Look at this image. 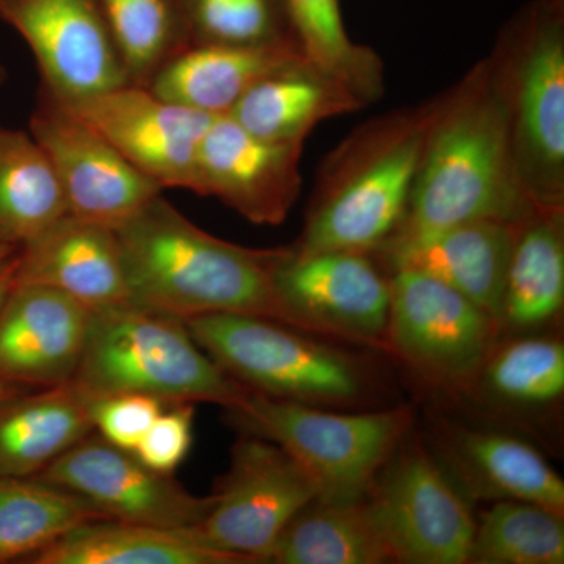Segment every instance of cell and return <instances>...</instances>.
Instances as JSON below:
<instances>
[{
  "label": "cell",
  "mask_w": 564,
  "mask_h": 564,
  "mask_svg": "<svg viewBox=\"0 0 564 564\" xmlns=\"http://www.w3.org/2000/svg\"><path fill=\"white\" fill-rule=\"evenodd\" d=\"M533 206L516 173L502 109L481 58L434 96L406 214L389 240L469 221L519 223Z\"/></svg>",
  "instance_id": "6da1fadb"
},
{
  "label": "cell",
  "mask_w": 564,
  "mask_h": 564,
  "mask_svg": "<svg viewBox=\"0 0 564 564\" xmlns=\"http://www.w3.org/2000/svg\"><path fill=\"white\" fill-rule=\"evenodd\" d=\"M131 303L182 321L242 314L292 325L273 281L278 248L226 242L155 196L117 231Z\"/></svg>",
  "instance_id": "7a4b0ae2"
},
{
  "label": "cell",
  "mask_w": 564,
  "mask_h": 564,
  "mask_svg": "<svg viewBox=\"0 0 564 564\" xmlns=\"http://www.w3.org/2000/svg\"><path fill=\"white\" fill-rule=\"evenodd\" d=\"M433 98L364 121L322 162L300 252H375L402 225Z\"/></svg>",
  "instance_id": "3957f363"
},
{
  "label": "cell",
  "mask_w": 564,
  "mask_h": 564,
  "mask_svg": "<svg viewBox=\"0 0 564 564\" xmlns=\"http://www.w3.org/2000/svg\"><path fill=\"white\" fill-rule=\"evenodd\" d=\"M485 58L522 187L564 207V0H527Z\"/></svg>",
  "instance_id": "277c9868"
},
{
  "label": "cell",
  "mask_w": 564,
  "mask_h": 564,
  "mask_svg": "<svg viewBox=\"0 0 564 564\" xmlns=\"http://www.w3.org/2000/svg\"><path fill=\"white\" fill-rule=\"evenodd\" d=\"M73 381L90 399L139 393L226 411L250 392L199 347L185 321L132 303L93 313Z\"/></svg>",
  "instance_id": "5b68a950"
},
{
  "label": "cell",
  "mask_w": 564,
  "mask_h": 564,
  "mask_svg": "<svg viewBox=\"0 0 564 564\" xmlns=\"http://www.w3.org/2000/svg\"><path fill=\"white\" fill-rule=\"evenodd\" d=\"M228 413L245 433L273 441L291 454L313 475L318 497L326 500L367 497L410 425L408 410L334 413L251 389Z\"/></svg>",
  "instance_id": "8992f818"
},
{
  "label": "cell",
  "mask_w": 564,
  "mask_h": 564,
  "mask_svg": "<svg viewBox=\"0 0 564 564\" xmlns=\"http://www.w3.org/2000/svg\"><path fill=\"white\" fill-rule=\"evenodd\" d=\"M185 323L229 377L262 395L317 406L356 402L366 391L355 359L302 329L242 314L199 315Z\"/></svg>",
  "instance_id": "52a82bcc"
},
{
  "label": "cell",
  "mask_w": 564,
  "mask_h": 564,
  "mask_svg": "<svg viewBox=\"0 0 564 564\" xmlns=\"http://www.w3.org/2000/svg\"><path fill=\"white\" fill-rule=\"evenodd\" d=\"M318 496L317 481L291 454L247 433L234 444L209 513L193 529L218 551L269 563L285 527Z\"/></svg>",
  "instance_id": "ba28073f"
},
{
  "label": "cell",
  "mask_w": 564,
  "mask_h": 564,
  "mask_svg": "<svg viewBox=\"0 0 564 564\" xmlns=\"http://www.w3.org/2000/svg\"><path fill=\"white\" fill-rule=\"evenodd\" d=\"M392 458L367 494L392 562L469 563L477 521L458 485L421 447Z\"/></svg>",
  "instance_id": "9c48e42d"
},
{
  "label": "cell",
  "mask_w": 564,
  "mask_h": 564,
  "mask_svg": "<svg viewBox=\"0 0 564 564\" xmlns=\"http://www.w3.org/2000/svg\"><path fill=\"white\" fill-rule=\"evenodd\" d=\"M273 281L296 329L383 343L391 310V276L372 252H300L281 247L274 259Z\"/></svg>",
  "instance_id": "30bf717a"
},
{
  "label": "cell",
  "mask_w": 564,
  "mask_h": 564,
  "mask_svg": "<svg viewBox=\"0 0 564 564\" xmlns=\"http://www.w3.org/2000/svg\"><path fill=\"white\" fill-rule=\"evenodd\" d=\"M61 182L68 214L117 231L163 188L144 176L77 115L40 88L29 121Z\"/></svg>",
  "instance_id": "8fae6325"
},
{
  "label": "cell",
  "mask_w": 564,
  "mask_h": 564,
  "mask_svg": "<svg viewBox=\"0 0 564 564\" xmlns=\"http://www.w3.org/2000/svg\"><path fill=\"white\" fill-rule=\"evenodd\" d=\"M388 339L425 377L466 383L480 372L499 325L491 315L426 274L393 270Z\"/></svg>",
  "instance_id": "7c38bea8"
},
{
  "label": "cell",
  "mask_w": 564,
  "mask_h": 564,
  "mask_svg": "<svg viewBox=\"0 0 564 564\" xmlns=\"http://www.w3.org/2000/svg\"><path fill=\"white\" fill-rule=\"evenodd\" d=\"M62 102L163 191L198 195L199 148L215 117L135 84Z\"/></svg>",
  "instance_id": "4fadbf2b"
},
{
  "label": "cell",
  "mask_w": 564,
  "mask_h": 564,
  "mask_svg": "<svg viewBox=\"0 0 564 564\" xmlns=\"http://www.w3.org/2000/svg\"><path fill=\"white\" fill-rule=\"evenodd\" d=\"M36 477L76 494L107 519L161 529H193L215 502L141 463L98 433L70 447Z\"/></svg>",
  "instance_id": "5bb4252c"
},
{
  "label": "cell",
  "mask_w": 564,
  "mask_h": 564,
  "mask_svg": "<svg viewBox=\"0 0 564 564\" xmlns=\"http://www.w3.org/2000/svg\"><path fill=\"white\" fill-rule=\"evenodd\" d=\"M0 21L31 47L41 87L61 101L129 84L101 0H0Z\"/></svg>",
  "instance_id": "9a60e30c"
},
{
  "label": "cell",
  "mask_w": 564,
  "mask_h": 564,
  "mask_svg": "<svg viewBox=\"0 0 564 564\" xmlns=\"http://www.w3.org/2000/svg\"><path fill=\"white\" fill-rule=\"evenodd\" d=\"M304 143L270 141L231 117L212 121L198 158V195L214 196L254 225H281L302 193Z\"/></svg>",
  "instance_id": "2e32d148"
},
{
  "label": "cell",
  "mask_w": 564,
  "mask_h": 564,
  "mask_svg": "<svg viewBox=\"0 0 564 564\" xmlns=\"http://www.w3.org/2000/svg\"><path fill=\"white\" fill-rule=\"evenodd\" d=\"M91 315L55 289L17 282L0 310V381L40 389L68 383L84 355Z\"/></svg>",
  "instance_id": "e0dca14e"
},
{
  "label": "cell",
  "mask_w": 564,
  "mask_h": 564,
  "mask_svg": "<svg viewBox=\"0 0 564 564\" xmlns=\"http://www.w3.org/2000/svg\"><path fill=\"white\" fill-rule=\"evenodd\" d=\"M516 228L518 223H463L410 239L389 240L372 254L389 272L411 270L443 282L500 323Z\"/></svg>",
  "instance_id": "ac0fdd59"
},
{
  "label": "cell",
  "mask_w": 564,
  "mask_h": 564,
  "mask_svg": "<svg viewBox=\"0 0 564 564\" xmlns=\"http://www.w3.org/2000/svg\"><path fill=\"white\" fill-rule=\"evenodd\" d=\"M18 282L55 289L91 313L131 303L117 232L69 214L18 250Z\"/></svg>",
  "instance_id": "d6986e66"
},
{
  "label": "cell",
  "mask_w": 564,
  "mask_h": 564,
  "mask_svg": "<svg viewBox=\"0 0 564 564\" xmlns=\"http://www.w3.org/2000/svg\"><path fill=\"white\" fill-rule=\"evenodd\" d=\"M364 107L343 82L299 57L256 82L228 117L261 139L304 143L321 122Z\"/></svg>",
  "instance_id": "ffe728a7"
},
{
  "label": "cell",
  "mask_w": 564,
  "mask_h": 564,
  "mask_svg": "<svg viewBox=\"0 0 564 564\" xmlns=\"http://www.w3.org/2000/svg\"><path fill=\"white\" fill-rule=\"evenodd\" d=\"M304 57L299 44L242 47L188 43L152 77V93L210 117L231 113L261 77Z\"/></svg>",
  "instance_id": "44dd1931"
},
{
  "label": "cell",
  "mask_w": 564,
  "mask_h": 564,
  "mask_svg": "<svg viewBox=\"0 0 564 564\" xmlns=\"http://www.w3.org/2000/svg\"><path fill=\"white\" fill-rule=\"evenodd\" d=\"M95 432L91 399L73 380L0 402V477H35Z\"/></svg>",
  "instance_id": "7402d4cb"
},
{
  "label": "cell",
  "mask_w": 564,
  "mask_h": 564,
  "mask_svg": "<svg viewBox=\"0 0 564 564\" xmlns=\"http://www.w3.org/2000/svg\"><path fill=\"white\" fill-rule=\"evenodd\" d=\"M28 564H243L212 547L195 529H161L99 519L70 530Z\"/></svg>",
  "instance_id": "603a6c76"
},
{
  "label": "cell",
  "mask_w": 564,
  "mask_h": 564,
  "mask_svg": "<svg viewBox=\"0 0 564 564\" xmlns=\"http://www.w3.org/2000/svg\"><path fill=\"white\" fill-rule=\"evenodd\" d=\"M564 304V207L534 204L518 223L505 274L500 323L516 329L545 325Z\"/></svg>",
  "instance_id": "cb8c5ba5"
},
{
  "label": "cell",
  "mask_w": 564,
  "mask_h": 564,
  "mask_svg": "<svg viewBox=\"0 0 564 564\" xmlns=\"http://www.w3.org/2000/svg\"><path fill=\"white\" fill-rule=\"evenodd\" d=\"M456 469L470 491L564 511V481L525 441L499 432H462L454 444Z\"/></svg>",
  "instance_id": "d4e9b609"
},
{
  "label": "cell",
  "mask_w": 564,
  "mask_h": 564,
  "mask_svg": "<svg viewBox=\"0 0 564 564\" xmlns=\"http://www.w3.org/2000/svg\"><path fill=\"white\" fill-rule=\"evenodd\" d=\"M392 562L367 497L314 499L289 522L269 563L380 564Z\"/></svg>",
  "instance_id": "484cf974"
},
{
  "label": "cell",
  "mask_w": 564,
  "mask_h": 564,
  "mask_svg": "<svg viewBox=\"0 0 564 564\" xmlns=\"http://www.w3.org/2000/svg\"><path fill=\"white\" fill-rule=\"evenodd\" d=\"M66 214L61 182L39 141L0 126V243L20 250Z\"/></svg>",
  "instance_id": "4316f807"
},
{
  "label": "cell",
  "mask_w": 564,
  "mask_h": 564,
  "mask_svg": "<svg viewBox=\"0 0 564 564\" xmlns=\"http://www.w3.org/2000/svg\"><path fill=\"white\" fill-rule=\"evenodd\" d=\"M104 518L76 494L40 477H0V564L25 563L70 530Z\"/></svg>",
  "instance_id": "83f0119b"
},
{
  "label": "cell",
  "mask_w": 564,
  "mask_h": 564,
  "mask_svg": "<svg viewBox=\"0 0 564 564\" xmlns=\"http://www.w3.org/2000/svg\"><path fill=\"white\" fill-rule=\"evenodd\" d=\"M293 35L304 57L343 82L364 104L384 95V63L372 47L355 43L345 29L340 0H285Z\"/></svg>",
  "instance_id": "f1b7e54d"
},
{
  "label": "cell",
  "mask_w": 564,
  "mask_h": 564,
  "mask_svg": "<svg viewBox=\"0 0 564 564\" xmlns=\"http://www.w3.org/2000/svg\"><path fill=\"white\" fill-rule=\"evenodd\" d=\"M469 563L563 564V514L519 500H497L475 527Z\"/></svg>",
  "instance_id": "f546056e"
},
{
  "label": "cell",
  "mask_w": 564,
  "mask_h": 564,
  "mask_svg": "<svg viewBox=\"0 0 564 564\" xmlns=\"http://www.w3.org/2000/svg\"><path fill=\"white\" fill-rule=\"evenodd\" d=\"M101 6L129 84L148 87L191 43L180 0H101Z\"/></svg>",
  "instance_id": "4dcf8cb0"
},
{
  "label": "cell",
  "mask_w": 564,
  "mask_h": 564,
  "mask_svg": "<svg viewBox=\"0 0 564 564\" xmlns=\"http://www.w3.org/2000/svg\"><path fill=\"white\" fill-rule=\"evenodd\" d=\"M180 3L191 43L242 47L296 43L285 0H180Z\"/></svg>",
  "instance_id": "1f68e13d"
},
{
  "label": "cell",
  "mask_w": 564,
  "mask_h": 564,
  "mask_svg": "<svg viewBox=\"0 0 564 564\" xmlns=\"http://www.w3.org/2000/svg\"><path fill=\"white\" fill-rule=\"evenodd\" d=\"M481 370L486 388L502 402L547 404L564 392V347L551 337H519L492 348Z\"/></svg>",
  "instance_id": "d6a6232c"
},
{
  "label": "cell",
  "mask_w": 564,
  "mask_h": 564,
  "mask_svg": "<svg viewBox=\"0 0 564 564\" xmlns=\"http://www.w3.org/2000/svg\"><path fill=\"white\" fill-rule=\"evenodd\" d=\"M165 403L139 393L91 399V419L95 432L107 443L133 452L155 421Z\"/></svg>",
  "instance_id": "836d02e7"
},
{
  "label": "cell",
  "mask_w": 564,
  "mask_h": 564,
  "mask_svg": "<svg viewBox=\"0 0 564 564\" xmlns=\"http://www.w3.org/2000/svg\"><path fill=\"white\" fill-rule=\"evenodd\" d=\"M195 413V403L165 404L133 454L151 469L173 474L191 452Z\"/></svg>",
  "instance_id": "e575fe53"
},
{
  "label": "cell",
  "mask_w": 564,
  "mask_h": 564,
  "mask_svg": "<svg viewBox=\"0 0 564 564\" xmlns=\"http://www.w3.org/2000/svg\"><path fill=\"white\" fill-rule=\"evenodd\" d=\"M18 282V251L0 261V310Z\"/></svg>",
  "instance_id": "d590c367"
},
{
  "label": "cell",
  "mask_w": 564,
  "mask_h": 564,
  "mask_svg": "<svg viewBox=\"0 0 564 564\" xmlns=\"http://www.w3.org/2000/svg\"><path fill=\"white\" fill-rule=\"evenodd\" d=\"M22 391H25V388H22V386L2 383V381H0V402L10 399V397L17 395V393Z\"/></svg>",
  "instance_id": "8d00e7d4"
},
{
  "label": "cell",
  "mask_w": 564,
  "mask_h": 564,
  "mask_svg": "<svg viewBox=\"0 0 564 564\" xmlns=\"http://www.w3.org/2000/svg\"><path fill=\"white\" fill-rule=\"evenodd\" d=\"M18 251V248L10 247V245L0 243V261L3 259L10 258L14 252Z\"/></svg>",
  "instance_id": "74e56055"
},
{
  "label": "cell",
  "mask_w": 564,
  "mask_h": 564,
  "mask_svg": "<svg viewBox=\"0 0 564 564\" xmlns=\"http://www.w3.org/2000/svg\"><path fill=\"white\" fill-rule=\"evenodd\" d=\"M7 80V70L3 68L2 63H0V85L3 84V82Z\"/></svg>",
  "instance_id": "f35d334b"
}]
</instances>
